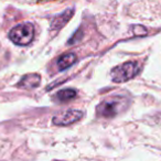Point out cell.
I'll return each instance as SVG.
<instances>
[{"label": "cell", "mask_w": 161, "mask_h": 161, "mask_svg": "<svg viewBox=\"0 0 161 161\" xmlns=\"http://www.w3.org/2000/svg\"><path fill=\"white\" fill-rule=\"evenodd\" d=\"M129 104V99L123 95L108 97L97 106V115L104 118H113L125 112Z\"/></svg>", "instance_id": "cell-1"}, {"label": "cell", "mask_w": 161, "mask_h": 161, "mask_svg": "<svg viewBox=\"0 0 161 161\" xmlns=\"http://www.w3.org/2000/svg\"><path fill=\"white\" fill-rule=\"evenodd\" d=\"M140 69L141 65L138 62L130 61V62H126L125 64L114 67L112 69L110 76H112L113 82L115 83H123V82H127L132 77H135Z\"/></svg>", "instance_id": "cell-2"}, {"label": "cell", "mask_w": 161, "mask_h": 161, "mask_svg": "<svg viewBox=\"0 0 161 161\" xmlns=\"http://www.w3.org/2000/svg\"><path fill=\"white\" fill-rule=\"evenodd\" d=\"M9 38L17 45H28L34 38V27L30 22H23L16 25L10 31Z\"/></svg>", "instance_id": "cell-3"}, {"label": "cell", "mask_w": 161, "mask_h": 161, "mask_svg": "<svg viewBox=\"0 0 161 161\" xmlns=\"http://www.w3.org/2000/svg\"><path fill=\"white\" fill-rule=\"evenodd\" d=\"M83 116V113L77 109H69L61 112L53 117V124L56 126H69L78 121Z\"/></svg>", "instance_id": "cell-4"}, {"label": "cell", "mask_w": 161, "mask_h": 161, "mask_svg": "<svg viewBox=\"0 0 161 161\" xmlns=\"http://www.w3.org/2000/svg\"><path fill=\"white\" fill-rule=\"evenodd\" d=\"M41 84V76L39 74H28L25 75L19 82L18 86L23 90H33L39 87Z\"/></svg>", "instance_id": "cell-5"}, {"label": "cell", "mask_w": 161, "mask_h": 161, "mask_svg": "<svg viewBox=\"0 0 161 161\" xmlns=\"http://www.w3.org/2000/svg\"><path fill=\"white\" fill-rule=\"evenodd\" d=\"M72 16H73V9H67L63 14L54 17L53 20L51 21V30L52 31H58L63 25H66Z\"/></svg>", "instance_id": "cell-6"}, {"label": "cell", "mask_w": 161, "mask_h": 161, "mask_svg": "<svg viewBox=\"0 0 161 161\" xmlns=\"http://www.w3.org/2000/svg\"><path fill=\"white\" fill-rule=\"evenodd\" d=\"M76 61H77V58H76L75 54L67 53L58 58V61H56V66H58V71H64V69L71 67Z\"/></svg>", "instance_id": "cell-7"}, {"label": "cell", "mask_w": 161, "mask_h": 161, "mask_svg": "<svg viewBox=\"0 0 161 161\" xmlns=\"http://www.w3.org/2000/svg\"><path fill=\"white\" fill-rule=\"evenodd\" d=\"M77 93H76L75 90H72V88H66V90L60 91L55 94L54 96V99L55 102H58V103H65V102H69L71 99L75 98Z\"/></svg>", "instance_id": "cell-8"}, {"label": "cell", "mask_w": 161, "mask_h": 161, "mask_svg": "<svg viewBox=\"0 0 161 161\" xmlns=\"http://www.w3.org/2000/svg\"><path fill=\"white\" fill-rule=\"evenodd\" d=\"M80 39H82V31H80V30H78V31L73 36V38H72L67 43H69V44H75V43H77Z\"/></svg>", "instance_id": "cell-9"}]
</instances>
